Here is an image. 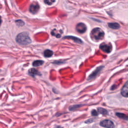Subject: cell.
Segmentation results:
<instances>
[{
    "label": "cell",
    "instance_id": "obj_8",
    "mask_svg": "<svg viewBox=\"0 0 128 128\" xmlns=\"http://www.w3.org/2000/svg\"><path fill=\"white\" fill-rule=\"evenodd\" d=\"M121 94L124 97H128V81L123 86L121 90Z\"/></svg>",
    "mask_w": 128,
    "mask_h": 128
},
{
    "label": "cell",
    "instance_id": "obj_14",
    "mask_svg": "<svg viewBox=\"0 0 128 128\" xmlns=\"http://www.w3.org/2000/svg\"><path fill=\"white\" fill-rule=\"evenodd\" d=\"M119 118L125 120H128V116L122 113H117L116 114Z\"/></svg>",
    "mask_w": 128,
    "mask_h": 128
},
{
    "label": "cell",
    "instance_id": "obj_10",
    "mask_svg": "<svg viewBox=\"0 0 128 128\" xmlns=\"http://www.w3.org/2000/svg\"><path fill=\"white\" fill-rule=\"evenodd\" d=\"M64 39H69L73 40L75 42L78 43H82L83 42L81 39L73 36H66L65 37H64Z\"/></svg>",
    "mask_w": 128,
    "mask_h": 128
},
{
    "label": "cell",
    "instance_id": "obj_6",
    "mask_svg": "<svg viewBox=\"0 0 128 128\" xmlns=\"http://www.w3.org/2000/svg\"><path fill=\"white\" fill-rule=\"evenodd\" d=\"M40 7L39 5L36 3H33L30 6L29 11L33 14H36L39 10Z\"/></svg>",
    "mask_w": 128,
    "mask_h": 128
},
{
    "label": "cell",
    "instance_id": "obj_11",
    "mask_svg": "<svg viewBox=\"0 0 128 128\" xmlns=\"http://www.w3.org/2000/svg\"><path fill=\"white\" fill-rule=\"evenodd\" d=\"M29 74L30 75L33 77H35V76L36 75H40L41 74L39 73V72L36 70L35 69H31L29 71Z\"/></svg>",
    "mask_w": 128,
    "mask_h": 128
},
{
    "label": "cell",
    "instance_id": "obj_9",
    "mask_svg": "<svg viewBox=\"0 0 128 128\" xmlns=\"http://www.w3.org/2000/svg\"><path fill=\"white\" fill-rule=\"evenodd\" d=\"M108 26L109 28H111L112 29L117 30L120 28V25L117 23H110L108 24Z\"/></svg>",
    "mask_w": 128,
    "mask_h": 128
},
{
    "label": "cell",
    "instance_id": "obj_17",
    "mask_svg": "<svg viewBox=\"0 0 128 128\" xmlns=\"http://www.w3.org/2000/svg\"><path fill=\"white\" fill-rule=\"evenodd\" d=\"M55 1L56 0H44V3L48 5H52L55 2Z\"/></svg>",
    "mask_w": 128,
    "mask_h": 128
},
{
    "label": "cell",
    "instance_id": "obj_13",
    "mask_svg": "<svg viewBox=\"0 0 128 128\" xmlns=\"http://www.w3.org/2000/svg\"><path fill=\"white\" fill-rule=\"evenodd\" d=\"M44 62L42 60H37L35 61L33 63V66L34 67H39L42 66L44 64Z\"/></svg>",
    "mask_w": 128,
    "mask_h": 128
},
{
    "label": "cell",
    "instance_id": "obj_15",
    "mask_svg": "<svg viewBox=\"0 0 128 128\" xmlns=\"http://www.w3.org/2000/svg\"><path fill=\"white\" fill-rule=\"evenodd\" d=\"M98 113L101 114L102 115L108 114V111L105 109H103L102 108H98Z\"/></svg>",
    "mask_w": 128,
    "mask_h": 128
},
{
    "label": "cell",
    "instance_id": "obj_18",
    "mask_svg": "<svg viewBox=\"0 0 128 128\" xmlns=\"http://www.w3.org/2000/svg\"><path fill=\"white\" fill-rule=\"evenodd\" d=\"M16 23L17 24V25L20 26H23L25 24L23 21L22 20H20L16 21Z\"/></svg>",
    "mask_w": 128,
    "mask_h": 128
},
{
    "label": "cell",
    "instance_id": "obj_16",
    "mask_svg": "<svg viewBox=\"0 0 128 128\" xmlns=\"http://www.w3.org/2000/svg\"><path fill=\"white\" fill-rule=\"evenodd\" d=\"M83 105H74L73 106H71L69 107V110L70 111H74L78 108H79L80 107H81Z\"/></svg>",
    "mask_w": 128,
    "mask_h": 128
},
{
    "label": "cell",
    "instance_id": "obj_5",
    "mask_svg": "<svg viewBox=\"0 0 128 128\" xmlns=\"http://www.w3.org/2000/svg\"><path fill=\"white\" fill-rule=\"evenodd\" d=\"M100 48L102 51L106 53H110L112 51V47L111 46L106 44H102L100 46Z\"/></svg>",
    "mask_w": 128,
    "mask_h": 128
},
{
    "label": "cell",
    "instance_id": "obj_19",
    "mask_svg": "<svg viewBox=\"0 0 128 128\" xmlns=\"http://www.w3.org/2000/svg\"><path fill=\"white\" fill-rule=\"evenodd\" d=\"M91 114H92V116H97L98 115V112H97L95 110L92 111Z\"/></svg>",
    "mask_w": 128,
    "mask_h": 128
},
{
    "label": "cell",
    "instance_id": "obj_7",
    "mask_svg": "<svg viewBox=\"0 0 128 128\" xmlns=\"http://www.w3.org/2000/svg\"><path fill=\"white\" fill-rule=\"evenodd\" d=\"M103 68V67H98L95 71L93 73H92L89 77L88 78V80H91V79H94V78H95L99 73L100 72H101V70H102V69Z\"/></svg>",
    "mask_w": 128,
    "mask_h": 128
},
{
    "label": "cell",
    "instance_id": "obj_3",
    "mask_svg": "<svg viewBox=\"0 0 128 128\" xmlns=\"http://www.w3.org/2000/svg\"><path fill=\"white\" fill-rule=\"evenodd\" d=\"M100 125L106 128H114L115 127L114 124L109 120H105L102 121L100 123Z\"/></svg>",
    "mask_w": 128,
    "mask_h": 128
},
{
    "label": "cell",
    "instance_id": "obj_1",
    "mask_svg": "<svg viewBox=\"0 0 128 128\" xmlns=\"http://www.w3.org/2000/svg\"><path fill=\"white\" fill-rule=\"evenodd\" d=\"M16 42L21 45H27L31 43L32 41L29 35L26 32H22L17 35Z\"/></svg>",
    "mask_w": 128,
    "mask_h": 128
},
{
    "label": "cell",
    "instance_id": "obj_4",
    "mask_svg": "<svg viewBox=\"0 0 128 128\" xmlns=\"http://www.w3.org/2000/svg\"><path fill=\"white\" fill-rule=\"evenodd\" d=\"M76 29L78 33H81V34H83L86 32L87 30V27L86 25L84 24V23H80L77 25Z\"/></svg>",
    "mask_w": 128,
    "mask_h": 128
},
{
    "label": "cell",
    "instance_id": "obj_2",
    "mask_svg": "<svg viewBox=\"0 0 128 128\" xmlns=\"http://www.w3.org/2000/svg\"><path fill=\"white\" fill-rule=\"evenodd\" d=\"M104 32L100 28H96L92 31L91 36L92 39L95 41H99L102 40L104 37Z\"/></svg>",
    "mask_w": 128,
    "mask_h": 128
},
{
    "label": "cell",
    "instance_id": "obj_12",
    "mask_svg": "<svg viewBox=\"0 0 128 128\" xmlns=\"http://www.w3.org/2000/svg\"><path fill=\"white\" fill-rule=\"evenodd\" d=\"M44 54V56L45 57L50 58L53 56V52L52 51L50 50H46L45 51Z\"/></svg>",
    "mask_w": 128,
    "mask_h": 128
}]
</instances>
